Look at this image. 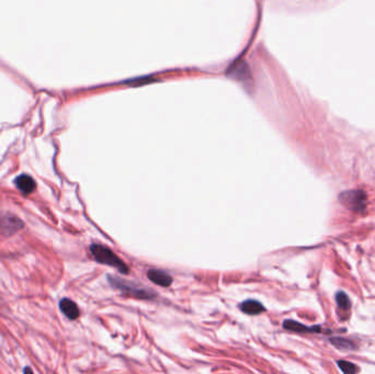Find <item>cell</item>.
<instances>
[{"mask_svg": "<svg viewBox=\"0 0 375 374\" xmlns=\"http://www.w3.org/2000/svg\"><path fill=\"white\" fill-rule=\"evenodd\" d=\"M336 302L338 304V308L344 310H348L351 308L350 298L344 292H338L336 294Z\"/></svg>", "mask_w": 375, "mask_h": 374, "instance_id": "11", "label": "cell"}, {"mask_svg": "<svg viewBox=\"0 0 375 374\" xmlns=\"http://www.w3.org/2000/svg\"><path fill=\"white\" fill-rule=\"evenodd\" d=\"M147 278H148L152 283L164 288L170 286L172 283V276H169L167 272L157 269H150L147 271Z\"/></svg>", "mask_w": 375, "mask_h": 374, "instance_id": "6", "label": "cell"}, {"mask_svg": "<svg viewBox=\"0 0 375 374\" xmlns=\"http://www.w3.org/2000/svg\"><path fill=\"white\" fill-rule=\"evenodd\" d=\"M60 308L67 318L75 320L79 317V308L77 304L70 298H62L60 302Z\"/></svg>", "mask_w": 375, "mask_h": 374, "instance_id": "8", "label": "cell"}, {"mask_svg": "<svg viewBox=\"0 0 375 374\" xmlns=\"http://www.w3.org/2000/svg\"><path fill=\"white\" fill-rule=\"evenodd\" d=\"M226 75L235 79L236 82H240L244 87L249 89L254 88V78L252 75V70L246 60H236L234 64L227 70Z\"/></svg>", "mask_w": 375, "mask_h": 374, "instance_id": "2", "label": "cell"}, {"mask_svg": "<svg viewBox=\"0 0 375 374\" xmlns=\"http://www.w3.org/2000/svg\"><path fill=\"white\" fill-rule=\"evenodd\" d=\"M283 327L288 330L298 332H320V330H322L320 326L308 327V326H305L303 324H300V322H298L290 320H288L283 322Z\"/></svg>", "mask_w": 375, "mask_h": 374, "instance_id": "10", "label": "cell"}, {"mask_svg": "<svg viewBox=\"0 0 375 374\" xmlns=\"http://www.w3.org/2000/svg\"><path fill=\"white\" fill-rule=\"evenodd\" d=\"M157 80H158V79H155L152 77H140V78L130 79V82H128V84H130V86H142V84L155 82Z\"/></svg>", "mask_w": 375, "mask_h": 374, "instance_id": "13", "label": "cell"}, {"mask_svg": "<svg viewBox=\"0 0 375 374\" xmlns=\"http://www.w3.org/2000/svg\"><path fill=\"white\" fill-rule=\"evenodd\" d=\"M108 280L110 281V283L113 286L118 288V290H121L122 292L126 293V294H130L132 296H135L138 298L147 300V298H152L156 296L155 292H152L150 290H146V288H142L136 286L134 283H132V282L124 281V280L118 279V278H113V276H109V278H108Z\"/></svg>", "mask_w": 375, "mask_h": 374, "instance_id": "4", "label": "cell"}, {"mask_svg": "<svg viewBox=\"0 0 375 374\" xmlns=\"http://www.w3.org/2000/svg\"><path fill=\"white\" fill-rule=\"evenodd\" d=\"M332 342L338 348H350L351 347V342L344 339L334 338V339H332Z\"/></svg>", "mask_w": 375, "mask_h": 374, "instance_id": "14", "label": "cell"}, {"mask_svg": "<svg viewBox=\"0 0 375 374\" xmlns=\"http://www.w3.org/2000/svg\"><path fill=\"white\" fill-rule=\"evenodd\" d=\"M24 228L22 220L9 213H0V234L10 236Z\"/></svg>", "mask_w": 375, "mask_h": 374, "instance_id": "5", "label": "cell"}, {"mask_svg": "<svg viewBox=\"0 0 375 374\" xmlns=\"http://www.w3.org/2000/svg\"><path fill=\"white\" fill-rule=\"evenodd\" d=\"M338 366L340 370L346 374H352V373H356L359 371V369H358L354 364H351V362L349 361H344V360L338 361Z\"/></svg>", "mask_w": 375, "mask_h": 374, "instance_id": "12", "label": "cell"}, {"mask_svg": "<svg viewBox=\"0 0 375 374\" xmlns=\"http://www.w3.org/2000/svg\"><path fill=\"white\" fill-rule=\"evenodd\" d=\"M14 184L16 186V188H18L22 194H32V192L36 188V181H34V179L31 177V176L24 174H20L19 177H16V179L14 180Z\"/></svg>", "mask_w": 375, "mask_h": 374, "instance_id": "7", "label": "cell"}, {"mask_svg": "<svg viewBox=\"0 0 375 374\" xmlns=\"http://www.w3.org/2000/svg\"><path fill=\"white\" fill-rule=\"evenodd\" d=\"M340 203L354 212H362L366 208L368 196L362 190H348L339 196Z\"/></svg>", "mask_w": 375, "mask_h": 374, "instance_id": "3", "label": "cell"}, {"mask_svg": "<svg viewBox=\"0 0 375 374\" xmlns=\"http://www.w3.org/2000/svg\"><path fill=\"white\" fill-rule=\"evenodd\" d=\"M90 252L96 262L110 266V267L118 269L123 274H128L130 272L126 264L120 257H118V254L113 252L110 248L98 245V244H92L90 246Z\"/></svg>", "mask_w": 375, "mask_h": 374, "instance_id": "1", "label": "cell"}, {"mask_svg": "<svg viewBox=\"0 0 375 374\" xmlns=\"http://www.w3.org/2000/svg\"><path fill=\"white\" fill-rule=\"evenodd\" d=\"M240 308L242 313L248 315H258L266 310L264 306L256 300H247L240 305Z\"/></svg>", "mask_w": 375, "mask_h": 374, "instance_id": "9", "label": "cell"}]
</instances>
